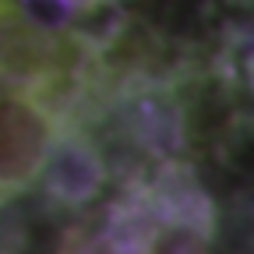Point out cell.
<instances>
[{
  "mask_svg": "<svg viewBox=\"0 0 254 254\" xmlns=\"http://www.w3.org/2000/svg\"><path fill=\"white\" fill-rule=\"evenodd\" d=\"M64 138V120L39 88H0V201L36 184Z\"/></svg>",
  "mask_w": 254,
  "mask_h": 254,
  "instance_id": "obj_1",
  "label": "cell"
},
{
  "mask_svg": "<svg viewBox=\"0 0 254 254\" xmlns=\"http://www.w3.org/2000/svg\"><path fill=\"white\" fill-rule=\"evenodd\" d=\"M141 254H208V222L184 205H166L148 222Z\"/></svg>",
  "mask_w": 254,
  "mask_h": 254,
  "instance_id": "obj_2",
  "label": "cell"
}]
</instances>
